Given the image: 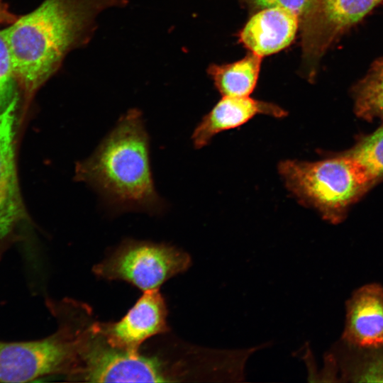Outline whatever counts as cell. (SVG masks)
Listing matches in <instances>:
<instances>
[{
	"label": "cell",
	"mask_w": 383,
	"mask_h": 383,
	"mask_svg": "<svg viewBox=\"0 0 383 383\" xmlns=\"http://www.w3.org/2000/svg\"><path fill=\"white\" fill-rule=\"evenodd\" d=\"M278 171L289 192L333 223L377 183L355 159L342 152L315 162L286 160Z\"/></svg>",
	"instance_id": "obj_3"
},
{
	"label": "cell",
	"mask_w": 383,
	"mask_h": 383,
	"mask_svg": "<svg viewBox=\"0 0 383 383\" xmlns=\"http://www.w3.org/2000/svg\"><path fill=\"white\" fill-rule=\"evenodd\" d=\"M182 367L160 354L130 352L111 346L96 331L93 321L67 379L89 382H177L184 377Z\"/></svg>",
	"instance_id": "obj_5"
},
{
	"label": "cell",
	"mask_w": 383,
	"mask_h": 383,
	"mask_svg": "<svg viewBox=\"0 0 383 383\" xmlns=\"http://www.w3.org/2000/svg\"><path fill=\"white\" fill-rule=\"evenodd\" d=\"M18 101L0 111V258L30 223L21 194L16 165Z\"/></svg>",
	"instance_id": "obj_8"
},
{
	"label": "cell",
	"mask_w": 383,
	"mask_h": 383,
	"mask_svg": "<svg viewBox=\"0 0 383 383\" xmlns=\"http://www.w3.org/2000/svg\"><path fill=\"white\" fill-rule=\"evenodd\" d=\"M70 314L63 306L50 303L62 312L52 311L60 319L56 332L35 340L0 341V382H27L51 374L65 377L73 368L89 319L87 307L66 302Z\"/></svg>",
	"instance_id": "obj_4"
},
{
	"label": "cell",
	"mask_w": 383,
	"mask_h": 383,
	"mask_svg": "<svg viewBox=\"0 0 383 383\" xmlns=\"http://www.w3.org/2000/svg\"><path fill=\"white\" fill-rule=\"evenodd\" d=\"M189 255L165 243L126 239L93 267L94 274L109 281H123L145 292L159 287L186 271Z\"/></svg>",
	"instance_id": "obj_6"
},
{
	"label": "cell",
	"mask_w": 383,
	"mask_h": 383,
	"mask_svg": "<svg viewBox=\"0 0 383 383\" xmlns=\"http://www.w3.org/2000/svg\"><path fill=\"white\" fill-rule=\"evenodd\" d=\"M356 115L383 120V57L374 61L366 75L352 88Z\"/></svg>",
	"instance_id": "obj_14"
},
{
	"label": "cell",
	"mask_w": 383,
	"mask_h": 383,
	"mask_svg": "<svg viewBox=\"0 0 383 383\" xmlns=\"http://www.w3.org/2000/svg\"><path fill=\"white\" fill-rule=\"evenodd\" d=\"M253 12L265 8L279 7L298 16L301 24L310 13L316 0H240Z\"/></svg>",
	"instance_id": "obj_18"
},
{
	"label": "cell",
	"mask_w": 383,
	"mask_h": 383,
	"mask_svg": "<svg viewBox=\"0 0 383 383\" xmlns=\"http://www.w3.org/2000/svg\"><path fill=\"white\" fill-rule=\"evenodd\" d=\"M300 29V21L292 12L279 7L255 11L238 34V41L260 57L277 53L289 47Z\"/></svg>",
	"instance_id": "obj_11"
},
{
	"label": "cell",
	"mask_w": 383,
	"mask_h": 383,
	"mask_svg": "<svg viewBox=\"0 0 383 383\" xmlns=\"http://www.w3.org/2000/svg\"><path fill=\"white\" fill-rule=\"evenodd\" d=\"M74 179L94 190L111 213L157 215L165 208L153 182L144 118L136 109L121 116L94 152L76 162Z\"/></svg>",
	"instance_id": "obj_2"
},
{
	"label": "cell",
	"mask_w": 383,
	"mask_h": 383,
	"mask_svg": "<svg viewBox=\"0 0 383 383\" xmlns=\"http://www.w3.org/2000/svg\"><path fill=\"white\" fill-rule=\"evenodd\" d=\"M258 114L283 118L287 112L274 104L249 96H223L194 129L193 144L201 148L217 133L239 127Z\"/></svg>",
	"instance_id": "obj_12"
},
{
	"label": "cell",
	"mask_w": 383,
	"mask_h": 383,
	"mask_svg": "<svg viewBox=\"0 0 383 383\" xmlns=\"http://www.w3.org/2000/svg\"><path fill=\"white\" fill-rule=\"evenodd\" d=\"M127 0H45L1 30L28 105L65 55L88 43L98 14Z\"/></svg>",
	"instance_id": "obj_1"
},
{
	"label": "cell",
	"mask_w": 383,
	"mask_h": 383,
	"mask_svg": "<svg viewBox=\"0 0 383 383\" xmlns=\"http://www.w3.org/2000/svg\"><path fill=\"white\" fill-rule=\"evenodd\" d=\"M342 339L353 349L383 348V287L380 284L362 286L348 300Z\"/></svg>",
	"instance_id": "obj_10"
},
{
	"label": "cell",
	"mask_w": 383,
	"mask_h": 383,
	"mask_svg": "<svg viewBox=\"0 0 383 383\" xmlns=\"http://www.w3.org/2000/svg\"><path fill=\"white\" fill-rule=\"evenodd\" d=\"M18 87L9 50L0 30V111L19 100Z\"/></svg>",
	"instance_id": "obj_17"
},
{
	"label": "cell",
	"mask_w": 383,
	"mask_h": 383,
	"mask_svg": "<svg viewBox=\"0 0 383 383\" xmlns=\"http://www.w3.org/2000/svg\"><path fill=\"white\" fill-rule=\"evenodd\" d=\"M383 0H316L301 24L303 60L309 79L314 77L322 56L350 27Z\"/></svg>",
	"instance_id": "obj_7"
},
{
	"label": "cell",
	"mask_w": 383,
	"mask_h": 383,
	"mask_svg": "<svg viewBox=\"0 0 383 383\" xmlns=\"http://www.w3.org/2000/svg\"><path fill=\"white\" fill-rule=\"evenodd\" d=\"M168 310L159 289L143 292V295L118 321L94 322L96 331L111 346L138 352L149 338L167 333Z\"/></svg>",
	"instance_id": "obj_9"
},
{
	"label": "cell",
	"mask_w": 383,
	"mask_h": 383,
	"mask_svg": "<svg viewBox=\"0 0 383 383\" xmlns=\"http://www.w3.org/2000/svg\"><path fill=\"white\" fill-rule=\"evenodd\" d=\"M359 350L362 352L361 357L345 377L355 382H383V348Z\"/></svg>",
	"instance_id": "obj_16"
},
{
	"label": "cell",
	"mask_w": 383,
	"mask_h": 383,
	"mask_svg": "<svg viewBox=\"0 0 383 383\" xmlns=\"http://www.w3.org/2000/svg\"><path fill=\"white\" fill-rule=\"evenodd\" d=\"M262 57L250 52L242 59L227 64H213L207 72L223 96H249L259 77Z\"/></svg>",
	"instance_id": "obj_13"
},
{
	"label": "cell",
	"mask_w": 383,
	"mask_h": 383,
	"mask_svg": "<svg viewBox=\"0 0 383 383\" xmlns=\"http://www.w3.org/2000/svg\"><path fill=\"white\" fill-rule=\"evenodd\" d=\"M345 152L359 162L376 183L383 179V126Z\"/></svg>",
	"instance_id": "obj_15"
}]
</instances>
